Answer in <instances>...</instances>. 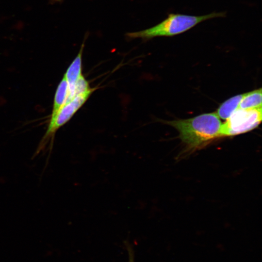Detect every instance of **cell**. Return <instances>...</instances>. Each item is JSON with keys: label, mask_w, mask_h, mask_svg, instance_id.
Returning a JSON list of instances; mask_svg holds the SVG:
<instances>
[{"label": "cell", "mask_w": 262, "mask_h": 262, "mask_svg": "<svg viewBox=\"0 0 262 262\" xmlns=\"http://www.w3.org/2000/svg\"><path fill=\"white\" fill-rule=\"evenodd\" d=\"M164 123L175 128L182 141L191 149H198L221 137L222 125L216 113H206L193 118Z\"/></svg>", "instance_id": "1"}, {"label": "cell", "mask_w": 262, "mask_h": 262, "mask_svg": "<svg viewBox=\"0 0 262 262\" xmlns=\"http://www.w3.org/2000/svg\"><path fill=\"white\" fill-rule=\"evenodd\" d=\"M261 107H262V89L260 88L245 93L238 108L248 109Z\"/></svg>", "instance_id": "8"}, {"label": "cell", "mask_w": 262, "mask_h": 262, "mask_svg": "<svg viewBox=\"0 0 262 262\" xmlns=\"http://www.w3.org/2000/svg\"><path fill=\"white\" fill-rule=\"evenodd\" d=\"M225 16V12H213L197 16L171 13L166 18L153 27L138 32L128 33L126 35L131 38L144 39L159 36L171 37L186 32L204 21Z\"/></svg>", "instance_id": "2"}, {"label": "cell", "mask_w": 262, "mask_h": 262, "mask_svg": "<svg viewBox=\"0 0 262 262\" xmlns=\"http://www.w3.org/2000/svg\"><path fill=\"white\" fill-rule=\"evenodd\" d=\"M244 95L245 93L236 95L223 102L216 111L218 116L222 119H227L238 108Z\"/></svg>", "instance_id": "7"}, {"label": "cell", "mask_w": 262, "mask_h": 262, "mask_svg": "<svg viewBox=\"0 0 262 262\" xmlns=\"http://www.w3.org/2000/svg\"><path fill=\"white\" fill-rule=\"evenodd\" d=\"M55 0V1H60L62 0Z\"/></svg>", "instance_id": "10"}, {"label": "cell", "mask_w": 262, "mask_h": 262, "mask_svg": "<svg viewBox=\"0 0 262 262\" xmlns=\"http://www.w3.org/2000/svg\"><path fill=\"white\" fill-rule=\"evenodd\" d=\"M128 253L129 255V262H134V256L133 252L132 249L129 246L128 247Z\"/></svg>", "instance_id": "9"}, {"label": "cell", "mask_w": 262, "mask_h": 262, "mask_svg": "<svg viewBox=\"0 0 262 262\" xmlns=\"http://www.w3.org/2000/svg\"><path fill=\"white\" fill-rule=\"evenodd\" d=\"M84 47V40L81 45L77 55L72 62L64 75L70 87L73 86L83 75L82 74V55Z\"/></svg>", "instance_id": "6"}, {"label": "cell", "mask_w": 262, "mask_h": 262, "mask_svg": "<svg viewBox=\"0 0 262 262\" xmlns=\"http://www.w3.org/2000/svg\"><path fill=\"white\" fill-rule=\"evenodd\" d=\"M262 107L237 109L221 125L220 136H232L248 132L262 121Z\"/></svg>", "instance_id": "4"}, {"label": "cell", "mask_w": 262, "mask_h": 262, "mask_svg": "<svg viewBox=\"0 0 262 262\" xmlns=\"http://www.w3.org/2000/svg\"><path fill=\"white\" fill-rule=\"evenodd\" d=\"M95 89L93 88L86 93L76 96L64 105L53 118L50 119L46 133L39 143L34 156L44 152L48 146L49 152L51 151L54 137L57 130L72 118Z\"/></svg>", "instance_id": "3"}, {"label": "cell", "mask_w": 262, "mask_h": 262, "mask_svg": "<svg viewBox=\"0 0 262 262\" xmlns=\"http://www.w3.org/2000/svg\"><path fill=\"white\" fill-rule=\"evenodd\" d=\"M69 84L63 76L56 90L50 119L53 118L64 105L69 101Z\"/></svg>", "instance_id": "5"}]
</instances>
